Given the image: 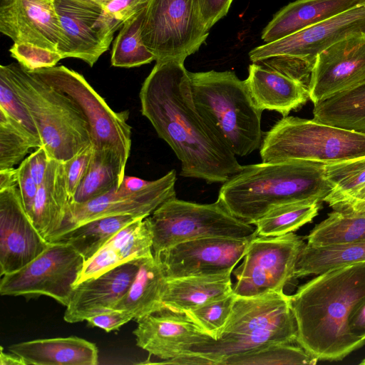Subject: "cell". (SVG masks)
I'll list each match as a JSON object with an SVG mask.
<instances>
[{"mask_svg":"<svg viewBox=\"0 0 365 365\" xmlns=\"http://www.w3.org/2000/svg\"><path fill=\"white\" fill-rule=\"evenodd\" d=\"M231 274L167 278L163 294L164 307L186 313L232 292Z\"/></svg>","mask_w":365,"mask_h":365,"instance_id":"26","label":"cell"},{"mask_svg":"<svg viewBox=\"0 0 365 365\" xmlns=\"http://www.w3.org/2000/svg\"><path fill=\"white\" fill-rule=\"evenodd\" d=\"M0 68L28 108L49 160L65 162L91 144L88 123L68 96L18 63Z\"/></svg>","mask_w":365,"mask_h":365,"instance_id":"6","label":"cell"},{"mask_svg":"<svg viewBox=\"0 0 365 365\" xmlns=\"http://www.w3.org/2000/svg\"><path fill=\"white\" fill-rule=\"evenodd\" d=\"M361 262H365V240L327 246L305 244L294 279L317 275L331 269Z\"/></svg>","mask_w":365,"mask_h":365,"instance_id":"30","label":"cell"},{"mask_svg":"<svg viewBox=\"0 0 365 365\" xmlns=\"http://www.w3.org/2000/svg\"><path fill=\"white\" fill-rule=\"evenodd\" d=\"M200 13L205 27L210 28L225 16L232 0H197Z\"/></svg>","mask_w":365,"mask_h":365,"instance_id":"46","label":"cell"},{"mask_svg":"<svg viewBox=\"0 0 365 365\" xmlns=\"http://www.w3.org/2000/svg\"><path fill=\"white\" fill-rule=\"evenodd\" d=\"M349 325L354 336L365 340V299L352 312Z\"/></svg>","mask_w":365,"mask_h":365,"instance_id":"48","label":"cell"},{"mask_svg":"<svg viewBox=\"0 0 365 365\" xmlns=\"http://www.w3.org/2000/svg\"><path fill=\"white\" fill-rule=\"evenodd\" d=\"M304 245L303 238L293 232L253 238L242 264L232 270L236 279L233 293L239 297H250L284 292L294 279Z\"/></svg>","mask_w":365,"mask_h":365,"instance_id":"12","label":"cell"},{"mask_svg":"<svg viewBox=\"0 0 365 365\" xmlns=\"http://www.w3.org/2000/svg\"><path fill=\"white\" fill-rule=\"evenodd\" d=\"M139 98L142 115L180 160L181 176L223 183L242 170L235 153L197 110L184 63L156 62Z\"/></svg>","mask_w":365,"mask_h":365,"instance_id":"1","label":"cell"},{"mask_svg":"<svg viewBox=\"0 0 365 365\" xmlns=\"http://www.w3.org/2000/svg\"><path fill=\"white\" fill-rule=\"evenodd\" d=\"M318 360L300 346L294 344H275L225 359L222 365L310 364Z\"/></svg>","mask_w":365,"mask_h":365,"instance_id":"35","label":"cell"},{"mask_svg":"<svg viewBox=\"0 0 365 365\" xmlns=\"http://www.w3.org/2000/svg\"><path fill=\"white\" fill-rule=\"evenodd\" d=\"M106 244L118 252L123 263L153 255L152 235L146 217L128 224Z\"/></svg>","mask_w":365,"mask_h":365,"instance_id":"36","label":"cell"},{"mask_svg":"<svg viewBox=\"0 0 365 365\" xmlns=\"http://www.w3.org/2000/svg\"><path fill=\"white\" fill-rule=\"evenodd\" d=\"M0 365H26V364L22 358L12 352L4 353L3 347L1 346Z\"/></svg>","mask_w":365,"mask_h":365,"instance_id":"52","label":"cell"},{"mask_svg":"<svg viewBox=\"0 0 365 365\" xmlns=\"http://www.w3.org/2000/svg\"><path fill=\"white\" fill-rule=\"evenodd\" d=\"M0 109L3 110L22 129L35 148L41 146L38 131L28 108L1 68H0Z\"/></svg>","mask_w":365,"mask_h":365,"instance_id":"40","label":"cell"},{"mask_svg":"<svg viewBox=\"0 0 365 365\" xmlns=\"http://www.w3.org/2000/svg\"><path fill=\"white\" fill-rule=\"evenodd\" d=\"M296 343L318 361H341L365 344L349 321L365 299V262L325 271L289 296Z\"/></svg>","mask_w":365,"mask_h":365,"instance_id":"2","label":"cell"},{"mask_svg":"<svg viewBox=\"0 0 365 365\" xmlns=\"http://www.w3.org/2000/svg\"><path fill=\"white\" fill-rule=\"evenodd\" d=\"M30 173L36 182L39 185L43 182L49 163V158L45 149L41 146L26 158Z\"/></svg>","mask_w":365,"mask_h":365,"instance_id":"47","label":"cell"},{"mask_svg":"<svg viewBox=\"0 0 365 365\" xmlns=\"http://www.w3.org/2000/svg\"><path fill=\"white\" fill-rule=\"evenodd\" d=\"M136 344L165 361L184 354L193 344L205 340V334L185 313L164 309L136 321Z\"/></svg>","mask_w":365,"mask_h":365,"instance_id":"20","label":"cell"},{"mask_svg":"<svg viewBox=\"0 0 365 365\" xmlns=\"http://www.w3.org/2000/svg\"><path fill=\"white\" fill-rule=\"evenodd\" d=\"M93 150L94 147L91 143L69 160L63 162L70 202L88 170Z\"/></svg>","mask_w":365,"mask_h":365,"instance_id":"42","label":"cell"},{"mask_svg":"<svg viewBox=\"0 0 365 365\" xmlns=\"http://www.w3.org/2000/svg\"><path fill=\"white\" fill-rule=\"evenodd\" d=\"M252 240L198 238L179 243L154 257L160 259L167 278L232 273Z\"/></svg>","mask_w":365,"mask_h":365,"instance_id":"16","label":"cell"},{"mask_svg":"<svg viewBox=\"0 0 365 365\" xmlns=\"http://www.w3.org/2000/svg\"><path fill=\"white\" fill-rule=\"evenodd\" d=\"M85 259L71 245L50 242L38 256L21 269L1 276L0 294L46 295L67 306Z\"/></svg>","mask_w":365,"mask_h":365,"instance_id":"13","label":"cell"},{"mask_svg":"<svg viewBox=\"0 0 365 365\" xmlns=\"http://www.w3.org/2000/svg\"><path fill=\"white\" fill-rule=\"evenodd\" d=\"M364 195H365V184L363 185L359 189H358L353 194L348 195V196L342 197L341 198H339V199L333 200V201H331V202H328V204L330 202L336 201V200H342V199H359L361 197H363Z\"/></svg>","mask_w":365,"mask_h":365,"instance_id":"53","label":"cell"},{"mask_svg":"<svg viewBox=\"0 0 365 365\" xmlns=\"http://www.w3.org/2000/svg\"><path fill=\"white\" fill-rule=\"evenodd\" d=\"M125 166L113 150H93L88 170L70 202L83 203L118 187Z\"/></svg>","mask_w":365,"mask_h":365,"instance_id":"29","label":"cell"},{"mask_svg":"<svg viewBox=\"0 0 365 365\" xmlns=\"http://www.w3.org/2000/svg\"><path fill=\"white\" fill-rule=\"evenodd\" d=\"M166 280L158 258L152 255L141 259L132 284L114 309L125 311L137 321L166 309L162 302Z\"/></svg>","mask_w":365,"mask_h":365,"instance_id":"27","label":"cell"},{"mask_svg":"<svg viewBox=\"0 0 365 365\" xmlns=\"http://www.w3.org/2000/svg\"><path fill=\"white\" fill-rule=\"evenodd\" d=\"M151 180H143L137 177L125 175L115 191L122 195H130L145 189Z\"/></svg>","mask_w":365,"mask_h":365,"instance_id":"50","label":"cell"},{"mask_svg":"<svg viewBox=\"0 0 365 365\" xmlns=\"http://www.w3.org/2000/svg\"><path fill=\"white\" fill-rule=\"evenodd\" d=\"M359 364L361 365H365V359H364Z\"/></svg>","mask_w":365,"mask_h":365,"instance_id":"54","label":"cell"},{"mask_svg":"<svg viewBox=\"0 0 365 365\" xmlns=\"http://www.w3.org/2000/svg\"><path fill=\"white\" fill-rule=\"evenodd\" d=\"M145 10L125 21L121 26L113 43L110 58L113 66L133 68L155 61L154 55L141 38Z\"/></svg>","mask_w":365,"mask_h":365,"instance_id":"34","label":"cell"},{"mask_svg":"<svg viewBox=\"0 0 365 365\" xmlns=\"http://www.w3.org/2000/svg\"><path fill=\"white\" fill-rule=\"evenodd\" d=\"M208 34L197 0H150L145 10L141 38L156 62L184 63Z\"/></svg>","mask_w":365,"mask_h":365,"instance_id":"11","label":"cell"},{"mask_svg":"<svg viewBox=\"0 0 365 365\" xmlns=\"http://www.w3.org/2000/svg\"><path fill=\"white\" fill-rule=\"evenodd\" d=\"M30 72L78 106L88 123L94 149L114 151L126 166L131 150L128 111L112 110L81 74L64 66Z\"/></svg>","mask_w":365,"mask_h":365,"instance_id":"10","label":"cell"},{"mask_svg":"<svg viewBox=\"0 0 365 365\" xmlns=\"http://www.w3.org/2000/svg\"><path fill=\"white\" fill-rule=\"evenodd\" d=\"M146 220L154 256L198 238L252 240L257 236L255 227L232 215L217 200L200 204L174 197L161 204Z\"/></svg>","mask_w":365,"mask_h":365,"instance_id":"9","label":"cell"},{"mask_svg":"<svg viewBox=\"0 0 365 365\" xmlns=\"http://www.w3.org/2000/svg\"><path fill=\"white\" fill-rule=\"evenodd\" d=\"M356 33H365V2L249 53L252 63L279 71L308 87L317 56Z\"/></svg>","mask_w":365,"mask_h":365,"instance_id":"8","label":"cell"},{"mask_svg":"<svg viewBox=\"0 0 365 365\" xmlns=\"http://www.w3.org/2000/svg\"><path fill=\"white\" fill-rule=\"evenodd\" d=\"M49 243L26 211L18 186L0 190L1 276L27 264Z\"/></svg>","mask_w":365,"mask_h":365,"instance_id":"19","label":"cell"},{"mask_svg":"<svg viewBox=\"0 0 365 365\" xmlns=\"http://www.w3.org/2000/svg\"><path fill=\"white\" fill-rule=\"evenodd\" d=\"M176 170H171L163 177L151 180L141 191L122 195L116 187L107 193L83 203L69 202L61 227L48 241L88 221L106 216L131 215L145 218L161 204L175 197Z\"/></svg>","mask_w":365,"mask_h":365,"instance_id":"15","label":"cell"},{"mask_svg":"<svg viewBox=\"0 0 365 365\" xmlns=\"http://www.w3.org/2000/svg\"><path fill=\"white\" fill-rule=\"evenodd\" d=\"M333 210L346 214L365 216V201L356 199H342L329 203Z\"/></svg>","mask_w":365,"mask_h":365,"instance_id":"49","label":"cell"},{"mask_svg":"<svg viewBox=\"0 0 365 365\" xmlns=\"http://www.w3.org/2000/svg\"><path fill=\"white\" fill-rule=\"evenodd\" d=\"M365 83V33L349 35L317 57L308 84L314 104Z\"/></svg>","mask_w":365,"mask_h":365,"instance_id":"17","label":"cell"},{"mask_svg":"<svg viewBox=\"0 0 365 365\" xmlns=\"http://www.w3.org/2000/svg\"><path fill=\"white\" fill-rule=\"evenodd\" d=\"M326 175L334 186L324 199L329 202L355 192L365 184V155L344 162L325 164Z\"/></svg>","mask_w":365,"mask_h":365,"instance_id":"37","label":"cell"},{"mask_svg":"<svg viewBox=\"0 0 365 365\" xmlns=\"http://www.w3.org/2000/svg\"><path fill=\"white\" fill-rule=\"evenodd\" d=\"M18 187L26 211L31 216L38 185L34 180L29 170V163L25 158L17 168Z\"/></svg>","mask_w":365,"mask_h":365,"instance_id":"44","label":"cell"},{"mask_svg":"<svg viewBox=\"0 0 365 365\" xmlns=\"http://www.w3.org/2000/svg\"><path fill=\"white\" fill-rule=\"evenodd\" d=\"M0 31L14 43H33L61 56L67 46L54 0H0Z\"/></svg>","mask_w":365,"mask_h":365,"instance_id":"18","label":"cell"},{"mask_svg":"<svg viewBox=\"0 0 365 365\" xmlns=\"http://www.w3.org/2000/svg\"><path fill=\"white\" fill-rule=\"evenodd\" d=\"M150 0H109L103 4L107 13L122 25L144 11Z\"/></svg>","mask_w":365,"mask_h":365,"instance_id":"43","label":"cell"},{"mask_svg":"<svg viewBox=\"0 0 365 365\" xmlns=\"http://www.w3.org/2000/svg\"><path fill=\"white\" fill-rule=\"evenodd\" d=\"M18 186L17 168L0 170V190Z\"/></svg>","mask_w":365,"mask_h":365,"instance_id":"51","label":"cell"},{"mask_svg":"<svg viewBox=\"0 0 365 365\" xmlns=\"http://www.w3.org/2000/svg\"><path fill=\"white\" fill-rule=\"evenodd\" d=\"M237 296L232 292L185 314L205 334L217 339L230 317Z\"/></svg>","mask_w":365,"mask_h":365,"instance_id":"39","label":"cell"},{"mask_svg":"<svg viewBox=\"0 0 365 365\" xmlns=\"http://www.w3.org/2000/svg\"><path fill=\"white\" fill-rule=\"evenodd\" d=\"M320 202L300 201L274 207L255 225L257 236L274 237L293 232L312 221L318 215Z\"/></svg>","mask_w":365,"mask_h":365,"instance_id":"32","label":"cell"},{"mask_svg":"<svg viewBox=\"0 0 365 365\" xmlns=\"http://www.w3.org/2000/svg\"><path fill=\"white\" fill-rule=\"evenodd\" d=\"M314 105V121L365 135V83Z\"/></svg>","mask_w":365,"mask_h":365,"instance_id":"28","label":"cell"},{"mask_svg":"<svg viewBox=\"0 0 365 365\" xmlns=\"http://www.w3.org/2000/svg\"><path fill=\"white\" fill-rule=\"evenodd\" d=\"M297 327L289 295L271 292L239 297L217 339L208 336L170 360L172 364L222 365L229 357L275 344H294Z\"/></svg>","mask_w":365,"mask_h":365,"instance_id":"4","label":"cell"},{"mask_svg":"<svg viewBox=\"0 0 365 365\" xmlns=\"http://www.w3.org/2000/svg\"><path fill=\"white\" fill-rule=\"evenodd\" d=\"M365 0H296L280 9L264 29L266 43L277 41L330 19Z\"/></svg>","mask_w":365,"mask_h":365,"instance_id":"23","label":"cell"},{"mask_svg":"<svg viewBox=\"0 0 365 365\" xmlns=\"http://www.w3.org/2000/svg\"><path fill=\"white\" fill-rule=\"evenodd\" d=\"M248 91L257 108L275 110L287 116L304 104L308 87L279 71L252 63L245 79Z\"/></svg>","mask_w":365,"mask_h":365,"instance_id":"22","label":"cell"},{"mask_svg":"<svg viewBox=\"0 0 365 365\" xmlns=\"http://www.w3.org/2000/svg\"><path fill=\"white\" fill-rule=\"evenodd\" d=\"M132 319H133V317L128 312L112 309L93 315L86 321L91 327H99L109 332L119 329Z\"/></svg>","mask_w":365,"mask_h":365,"instance_id":"45","label":"cell"},{"mask_svg":"<svg viewBox=\"0 0 365 365\" xmlns=\"http://www.w3.org/2000/svg\"><path fill=\"white\" fill-rule=\"evenodd\" d=\"M138 219L144 218L131 215L96 218L76 227L51 242H60L71 245L83 256L86 262L121 229Z\"/></svg>","mask_w":365,"mask_h":365,"instance_id":"31","label":"cell"},{"mask_svg":"<svg viewBox=\"0 0 365 365\" xmlns=\"http://www.w3.org/2000/svg\"><path fill=\"white\" fill-rule=\"evenodd\" d=\"M9 351L26 365H96V345L78 336L36 339L14 344Z\"/></svg>","mask_w":365,"mask_h":365,"instance_id":"24","label":"cell"},{"mask_svg":"<svg viewBox=\"0 0 365 365\" xmlns=\"http://www.w3.org/2000/svg\"><path fill=\"white\" fill-rule=\"evenodd\" d=\"M69 202L63 162L51 159L31 216L35 227L48 242L61 227Z\"/></svg>","mask_w":365,"mask_h":365,"instance_id":"25","label":"cell"},{"mask_svg":"<svg viewBox=\"0 0 365 365\" xmlns=\"http://www.w3.org/2000/svg\"><path fill=\"white\" fill-rule=\"evenodd\" d=\"M34 148L28 135L0 109V170L14 168Z\"/></svg>","mask_w":365,"mask_h":365,"instance_id":"38","label":"cell"},{"mask_svg":"<svg viewBox=\"0 0 365 365\" xmlns=\"http://www.w3.org/2000/svg\"><path fill=\"white\" fill-rule=\"evenodd\" d=\"M197 110L237 156L259 149L262 111L256 107L245 80L233 71L189 72Z\"/></svg>","mask_w":365,"mask_h":365,"instance_id":"5","label":"cell"},{"mask_svg":"<svg viewBox=\"0 0 365 365\" xmlns=\"http://www.w3.org/2000/svg\"><path fill=\"white\" fill-rule=\"evenodd\" d=\"M307 245L327 246L365 240V216L333 210L310 231Z\"/></svg>","mask_w":365,"mask_h":365,"instance_id":"33","label":"cell"},{"mask_svg":"<svg viewBox=\"0 0 365 365\" xmlns=\"http://www.w3.org/2000/svg\"><path fill=\"white\" fill-rule=\"evenodd\" d=\"M356 200H364V201H365V195H364L363 197H361V198H359V199H356Z\"/></svg>","mask_w":365,"mask_h":365,"instance_id":"55","label":"cell"},{"mask_svg":"<svg viewBox=\"0 0 365 365\" xmlns=\"http://www.w3.org/2000/svg\"><path fill=\"white\" fill-rule=\"evenodd\" d=\"M94 1H96V0H94Z\"/></svg>","mask_w":365,"mask_h":365,"instance_id":"56","label":"cell"},{"mask_svg":"<svg viewBox=\"0 0 365 365\" xmlns=\"http://www.w3.org/2000/svg\"><path fill=\"white\" fill-rule=\"evenodd\" d=\"M259 154L262 162H344L365 155V135L287 115L264 134Z\"/></svg>","mask_w":365,"mask_h":365,"instance_id":"7","label":"cell"},{"mask_svg":"<svg viewBox=\"0 0 365 365\" xmlns=\"http://www.w3.org/2000/svg\"><path fill=\"white\" fill-rule=\"evenodd\" d=\"M334 186L325 164L302 160L242 166L221 186L217 200L234 216L254 225L275 206L300 201L322 202Z\"/></svg>","mask_w":365,"mask_h":365,"instance_id":"3","label":"cell"},{"mask_svg":"<svg viewBox=\"0 0 365 365\" xmlns=\"http://www.w3.org/2000/svg\"><path fill=\"white\" fill-rule=\"evenodd\" d=\"M54 4L67 38L63 58H78L93 67L123 25L94 0H54Z\"/></svg>","mask_w":365,"mask_h":365,"instance_id":"14","label":"cell"},{"mask_svg":"<svg viewBox=\"0 0 365 365\" xmlns=\"http://www.w3.org/2000/svg\"><path fill=\"white\" fill-rule=\"evenodd\" d=\"M140 261L124 262L77 284L66 306L64 320L68 323L81 322L93 315L114 309L132 284Z\"/></svg>","mask_w":365,"mask_h":365,"instance_id":"21","label":"cell"},{"mask_svg":"<svg viewBox=\"0 0 365 365\" xmlns=\"http://www.w3.org/2000/svg\"><path fill=\"white\" fill-rule=\"evenodd\" d=\"M9 52L29 71L51 68L63 59L60 53L30 43H14Z\"/></svg>","mask_w":365,"mask_h":365,"instance_id":"41","label":"cell"}]
</instances>
